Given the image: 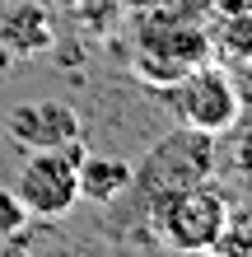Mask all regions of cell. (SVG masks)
<instances>
[{"mask_svg": "<svg viewBox=\"0 0 252 257\" xmlns=\"http://www.w3.org/2000/svg\"><path fill=\"white\" fill-rule=\"evenodd\" d=\"M145 224H150V238L159 248H173V252H215V238L229 220V196L205 183H187V187H173L164 196H154L145 206Z\"/></svg>", "mask_w": 252, "mask_h": 257, "instance_id": "1", "label": "cell"}, {"mask_svg": "<svg viewBox=\"0 0 252 257\" xmlns=\"http://www.w3.org/2000/svg\"><path fill=\"white\" fill-rule=\"evenodd\" d=\"M210 173H215V136L191 131V126H173L131 169V183L117 201H131L136 206V220H140L154 196H164L173 187H187V183H205Z\"/></svg>", "mask_w": 252, "mask_h": 257, "instance_id": "2", "label": "cell"}, {"mask_svg": "<svg viewBox=\"0 0 252 257\" xmlns=\"http://www.w3.org/2000/svg\"><path fill=\"white\" fill-rule=\"evenodd\" d=\"M159 103L177 117V126L205 131V136H224L243 122V94L229 66L219 61H201L187 75H177L168 84H154Z\"/></svg>", "mask_w": 252, "mask_h": 257, "instance_id": "3", "label": "cell"}, {"mask_svg": "<svg viewBox=\"0 0 252 257\" xmlns=\"http://www.w3.org/2000/svg\"><path fill=\"white\" fill-rule=\"evenodd\" d=\"M201 61H210V28H201L187 10H145L136 33V75L145 84H168Z\"/></svg>", "mask_w": 252, "mask_h": 257, "instance_id": "4", "label": "cell"}, {"mask_svg": "<svg viewBox=\"0 0 252 257\" xmlns=\"http://www.w3.org/2000/svg\"><path fill=\"white\" fill-rule=\"evenodd\" d=\"M84 159V141H70L66 150H28L19 173H14V196L33 220H61L80 201L75 164Z\"/></svg>", "mask_w": 252, "mask_h": 257, "instance_id": "5", "label": "cell"}, {"mask_svg": "<svg viewBox=\"0 0 252 257\" xmlns=\"http://www.w3.org/2000/svg\"><path fill=\"white\" fill-rule=\"evenodd\" d=\"M5 136L24 150V155L28 150H66L70 141H84V122L61 98H33V103L10 108Z\"/></svg>", "mask_w": 252, "mask_h": 257, "instance_id": "6", "label": "cell"}, {"mask_svg": "<svg viewBox=\"0 0 252 257\" xmlns=\"http://www.w3.org/2000/svg\"><path fill=\"white\" fill-rule=\"evenodd\" d=\"M0 47L10 56H38L52 47V19L38 0H19L0 14Z\"/></svg>", "mask_w": 252, "mask_h": 257, "instance_id": "7", "label": "cell"}, {"mask_svg": "<svg viewBox=\"0 0 252 257\" xmlns=\"http://www.w3.org/2000/svg\"><path fill=\"white\" fill-rule=\"evenodd\" d=\"M75 183H80V196L94 206H117V196L126 192L131 183V164L117 159V155H89L75 164Z\"/></svg>", "mask_w": 252, "mask_h": 257, "instance_id": "8", "label": "cell"}, {"mask_svg": "<svg viewBox=\"0 0 252 257\" xmlns=\"http://www.w3.org/2000/svg\"><path fill=\"white\" fill-rule=\"evenodd\" d=\"M210 47H219L233 66H252V10L247 14H224L219 33H210Z\"/></svg>", "mask_w": 252, "mask_h": 257, "instance_id": "9", "label": "cell"}, {"mask_svg": "<svg viewBox=\"0 0 252 257\" xmlns=\"http://www.w3.org/2000/svg\"><path fill=\"white\" fill-rule=\"evenodd\" d=\"M28 210H24V201L14 196V187H0V238H14V234H24L28 229Z\"/></svg>", "mask_w": 252, "mask_h": 257, "instance_id": "10", "label": "cell"}, {"mask_svg": "<svg viewBox=\"0 0 252 257\" xmlns=\"http://www.w3.org/2000/svg\"><path fill=\"white\" fill-rule=\"evenodd\" d=\"M233 169H238V178L252 187V126L238 131V141H233Z\"/></svg>", "mask_w": 252, "mask_h": 257, "instance_id": "11", "label": "cell"}, {"mask_svg": "<svg viewBox=\"0 0 252 257\" xmlns=\"http://www.w3.org/2000/svg\"><path fill=\"white\" fill-rule=\"evenodd\" d=\"M205 5H210L219 19H224V14H247V10H252V0H205Z\"/></svg>", "mask_w": 252, "mask_h": 257, "instance_id": "12", "label": "cell"}, {"mask_svg": "<svg viewBox=\"0 0 252 257\" xmlns=\"http://www.w3.org/2000/svg\"><path fill=\"white\" fill-rule=\"evenodd\" d=\"M117 5H131V10H150V5H164V0H117Z\"/></svg>", "mask_w": 252, "mask_h": 257, "instance_id": "13", "label": "cell"}]
</instances>
